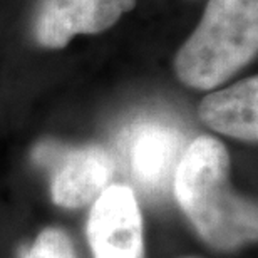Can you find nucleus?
I'll return each instance as SVG.
<instances>
[{
	"instance_id": "nucleus-7",
	"label": "nucleus",
	"mask_w": 258,
	"mask_h": 258,
	"mask_svg": "<svg viewBox=\"0 0 258 258\" xmlns=\"http://www.w3.org/2000/svg\"><path fill=\"white\" fill-rule=\"evenodd\" d=\"M258 79L256 76L236 82L223 91L211 92L200 102V119L225 136L256 143L258 139Z\"/></svg>"
},
{
	"instance_id": "nucleus-8",
	"label": "nucleus",
	"mask_w": 258,
	"mask_h": 258,
	"mask_svg": "<svg viewBox=\"0 0 258 258\" xmlns=\"http://www.w3.org/2000/svg\"><path fill=\"white\" fill-rule=\"evenodd\" d=\"M19 258H77L74 243L62 228L47 226L29 246L20 250Z\"/></svg>"
},
{
	"instance_id": "nucleus-2",
	"label": "nucleus",
	"mask_w": 258,
	"mask_h": 258,
	"mask_svg": "<svg viewBox=\"0 0 258 258\" xmlns=\"http://www.w3.org/2000/svg\"><path fill=\"white\" fill-rule=\"evenodd\" d=\"M256 50L258 0H208L173 67L184 86L210 91L250 64Z\"/></svg>"
},
{
	"instance_id": "nucleus-3",
	"label": "nucleus",
	"mask_w": 258,
	"mask_h": 258,
	"mask_svg": "<svg viewBox=\"0 0 258 258\" xmlns=\"http://www.w3.org/2000/svg\"><path fill=\"white\" fill-rule=\"evenodd\" d=\"M34 159L52 169L50 196L62 208H82L96 201L114 173V158L99 144L77 148L45 143L35 148Z\"/></svg>"
},
{
	"instance_id": "nucleus-4",
	"label": "nucleus",
	"mask_w": 258,
	"mask_h": 258,
	"mask_svg": "<svg viewBox=\"0 0 258 258\" xmlns=\"http://www.w3.org/2000/svg\"><path fill=\"white\" fill-rule=\"evenodd\" d=\"M87 240L94 258H144L143 216L131 188L112 184L97 196Z\"/></svg>"
},
{
	"instance_id": "nucleus-6",
	"label": "nucleus",
	"mask_w": 258,
	"mask_h": 258,
	"mask_svg": "<svg viewBox=\"0 0 258 258\" xmlns=\"http://www.w3.org/2000/svg\"><path fill=\"white\" fill-rule=\"evenodd\" d=\"M183 138L176 127L161 121H141L124 134L129 171L146 191L158 193L173 179L181 159Z\"/></svg>"
},
{
	"instance_id": "nucleus-5",
	"label": "nucleus",
	"mask_w": 258,
	"mask_h": 258,
	"mask_svg": "<svg viewBox=\"0 0 258 258\" xmlns=\"http://www.w3.org/2000/svg\"><path fill=\"white\" fill-rule=\"evenodd\" d=\"M136 0H39L32 32L39 45L62 49L74 35L111 29Z\"/></svg>"
},
{
	"instance_id": "nucleus-1",
	"label": "nucleus",
	"mask_w": 258,
	"mask_h": 258,
	"mask_svg": "<svg viewBox=\"0 0 258 258\" xmlns=\"http://www.w3.org/2000/svg\"><path fill=\"white\" fill-rule=\"evenodd\" d=\"M173 191L210 246L235 251L256 241V205L231 186L228 151L216 138L200 136L184 149L173 176Z\"/></svg>"
}]
</instances>
